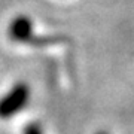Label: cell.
<instances>
[{"instance_id":"cell-1","label":"cell","mask_w":134,"mask_h":134,"mask_svg":"<svg viewBox=\"0 0 134 134\" xmlns=\"http://www.w3.org/2000/svg\"><path fill=\"white\" fill-rule=\"evenodd\" d=\"M30 86L24 82L15 83L5 96L0 98V119H9L19 113L30 101Z\"/></svg>"},{"instance_id":"cell-2","label":"cell","mask_w":134,"mask_h":134,"mask_svg":"<svg viewBox=\"0 0 134 134\" xmlns=\"http://www.w3.org/2000/svg\"><path fill=\"white\" fill-rule=\"evenodd\" d=\"M8 37L15 43H24L30 45L34 37L33 21L27 15H18L15 16L8 25Z\"/></svg>"},{"instance_id":"cell-3","label":"cell","mask_w":134,"mask_h":134,"mask_svg":"<svg viewBox=\"0 0 134 134\" xmlns=\"http://www.w3.org/2000/svg\"><path fill=\"white\" fill-rule=\"evenodd\" d=\"M24 134H43L42 127H40V124H37V122H31V124H29L25 127Z\"/></svg>"},{"instance_id":"cell-4","label":"cell","mask_w":134,"mask_h":134,"mask_svg":"<svg viewBox=\"0 0 134 134\" xmlns=\"http://www.w3.org/2000/svg\"><path fill=\"white\" fill-rule=\"evenodd\" d=\"M97 134H107V133H106V131H98Z\"/></svg>"}]
</instances>
